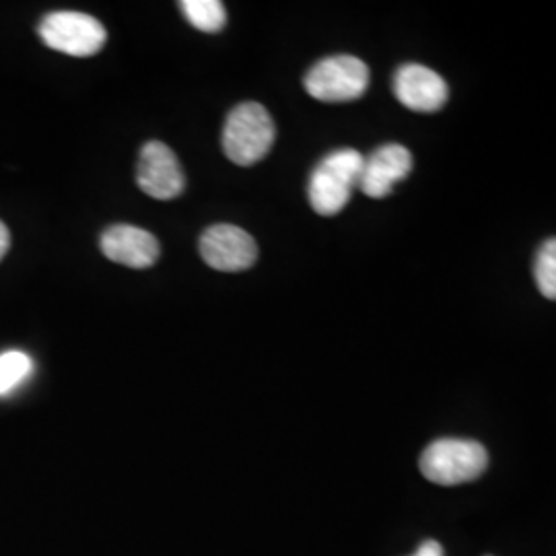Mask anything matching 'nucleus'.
<instances>
[{"label": "nucleus", "instance_id": "f257e3e1", "mask_svg": "<svg viewBox=\"0 0 556 556\" xmlns=\"http://www.w3.org/2000/svg\"><path fill=\"white\" fill-rule=\"evenodd\" d=\"M277 137L268 110L260 103H239L227 116L223 128V151L236 165L248 167L264 160Z\"/></svg>", "mask_w": 556, "mask_h": 556}, {"label": "nucleus", "instance_id": "f03ea898", "mask_svg": "<svg viewBox=\"0 0 556 556\" xmlns=\"http://www.w3.org/2000/svg\"><path fill=\"white\" fill-rule=\"evenodd\" d=\"M363 155L355 149H340L330 153L314 169L307 197L312 208L321 217H334L358 190V179L363 169Z\"/></svg>", "mask_w": 556, "mask_h": 556}, {"label": "nucleus", "instance_id": "7ed1b4c3", "mask_svg": "<svg viewBox=\"0 0 556 556\" xmlns=\"http://www.w3.org/2000/svg\"><path fill=\"white\" fill-rule=\"evenodd\" d=\"M489 466L486 450L472 439H438L420 456L422 477L441 486L472 482Z\"/></svg>", "mask_w": 556, "mask_h": 556}, {"label": "nucleus", "instance_id": "20e7f679", "mask_svg": "<svg viewBox=\"0 0 556 556\" xmlns=\"http://www.w3.org/2000/svg\"><path fill=\"white\" fill-rule=\"evenodd\" d=\"M369 68L357 56H328L305 75V91L324 103H346L363 98L369 89Z\"/></svg>", "mask_w": 556, "mask_h": 556}, {"label": "nucleus", "instance_id": "39448f33", "mask_svg": "<svg viewBox=\"0 0 556 556\" xmlns=\"http://www.w3.org/2000/svg\"><path fill=\"white\" fill-rule=\"evenodd\" d=\"M38 34L48 48L75 59L96 56L108 40V31L100 21L79 11H56L46 15Z\"/></svg>", "mask_w": 556, "mask_h": 556}, {"label": "nucleus", "instance_id": "423d86ee", "mask_svg": "<svg viewBox=\"0 0 556 556\" xmlns=\"http://www.w3.org/2000/svg\"><path fill=\"white\" fill-rule=\"evenodd\" d=\"M200 256L219 273H241L256 264L258 245L241 227L219 223L202 233Z\"/></svg>", "mask_w": 556, "mask_h": 556}, {"label": "nucleus", "instance_id": "0eeeda50", "mask_svg": "<svg viewBox=\"0 0 556 556\" xmlns=\"http://www.w3.org/2000/svg\"><path fill=\"white\" fill-rule=\"evenodd\" d=\"M137 184L151 199H178L186 188V176L176 153L160 140H149L140 149Z\"/></svg>", "mask_w": 556, "mask_h": 556}, {"label": "nucleus", "instance_id": "6e6552de", "mask_svg": "<svg viewBox=\"0 0 556 556\" xmlns=\"http://www.w3.org/2000/svg\"><path fill=\"white\" fill-rule=\"evenodd\" d=\"M413 172V155L402 144H383L363 160L358 190L369 199H386L392 194L397 181Z\"/></svg>", "mask_w": 556, "mask_h": 556}, {"label": "nucleus", "instance_id": "1a4fd4ad", "mask_svg": "<svg viewBox=\"0 0 556 556\" xmlns=\"http://www.w3.org/2000/svg\"><path fill=\"white\" fill-rule=\"evenodd\" d=\"M396 100L413 112H439L450 100V87L435 71L422 64H404L394 77Z\"/></svg>", "mask_w": 556, "mask_h": 556}, {"label": "nucleus", "instance_id": "9d476101", "mask_svg": "<svg viewBox=\"0 0 556 556\" xmlns=\"http://www.w3.org/2000/svg\"><path fill=\"white\" fill-rule=\"evenodd\" d=\"M103 256L122 266L144 270L151 268L160 258V241L135 225H112L101 236Z\"/></svg>", "mask_w": 556, "mask_h": 556}, {"label": "nucleus", "instance_id": "9b49d317", "mask_svg": "<svg viewBox=\"0 0 556 556\" xmlns=\"http://www.w3.org/2000/svg\"><path fill=\"white\" fill-rule=\"evenodd\" d=\"M179 7L190 25L204 34H217L227 25V11L220 0H184Z\"/></svg>", "mask_w": 556, "mask_h": 556}, {"label": "nucleus", "instance_id": "f8f14e48", "mask_svg": "<svg viewBox=\"0 0 556 556\" xmlns=\"http://www.w3.org/2000/svg\"><path fill=\"white\" fill-rule=\"evenodd\" d=\"M31 358L21 351H9L0 355V396L13 392L23 379L31 374Z\"/></svg>", "mask_w": 556, "mask_h": 556}, {"label": "nucleus", "instance_id": "ddd939ff", "mask_svg": "<svg viewBox=\"0 0 556 556\" xmlns=\"http://www.w3.org/2000/svg\"><path fill=\"white\" fill-rule=\"evenodd\" d=\"M538 289L546 299H556V241L548 239L538 252L534 264Z\"/></svg>", "mask_w": 556, "mask_h": 556}, {"label": "nucleus", "instance_id": "4468645a", "mask_svg": "<svg viewBox=\"0 0 556 556\" xmlns=\"http://www.w3.org/2000/svg\"><path fill=\"white\" fill-rule=\"evenodd\" d=\"M413 556H445L443 555V548H441V544L435 542V540H427V542H422L420 544V548H418L417 553Z\"/></svg>", "mask_w": 556, "mask_h": 556}, {"label": "nucleus", "instance_id": "2eb2a0df", "mask_svg": "<svg viewBox=\"0 0 556 556\" xmlns=\"http://www.w3.org/2000/svg\"><path fill=\"white\" fill-rule=\"evenodd\" d=\"M9 248H11V233H9L7 225L0 220V260L7 256Z\"/></svg>", "mask_w": 556, "mask_h": 556}]
</instances>
